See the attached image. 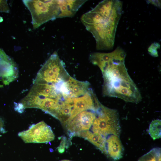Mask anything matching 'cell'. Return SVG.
<instances>
[{"label":"cell","mask_w":161,"mask_h":161,"mask_svg":"<svg viewBox=\"0 0 161 161\" xmlns=\"http://www.w3.org/2000/svg\"><path fill=\"white\" fill-rule=\"evenodd\" d=\"M161 148H154L141 157L138 161H161Z\"/></svg>","instance_id":"5bb4252c"},{"label":"cell","mask_w":161,"mask_h":161,"mask_svg":"<svg viewBox=\"0 0 161 161\" xmlns=\"http://www.w3.org/2000/svg\"><path fill=\"white\" fill-rule=\"evenodd\" d=\"M18 75L17 64L0 48V88L9 85L15 80Z\"/></svg>","instance_id":"8992f818"},{"label":"cell","mask_w":161,"mask_h":161,"mask_svg":"<svg viewBox=\"0 0 161 161\" xmlns=\"http://www.w3.org/2000/svg\"><path fill=\"white\" fill-rule=\"evenodd\" d=\"M69 88L72 97H76L85 95L91 89L87 81L78 80L70 76L68 81Z\"/></svg>","instance_id":"8fae6325"},{"label":"cell","mask_w":161,"mask_h":161,"mask_svg":"<svg viewBox=\"0 0 161 161\" xmlns=\"http://www.w3.org/2000/svg\"><path fill=\"white\" fill-rule=\"evenodd\" d=\"M10 9L7 0H0V12L9 13Z\"/></svg>","instance_id":"2e32d148"},{"label":"cell","mask_w":161,"mask_h":161,"mask_svg":"<svg viewBox=\"0 0 161 161\" xmlns=\"http://www.w3.org/2000/svg\"><path fill=\"white\" fill-rule=\"evenodd\" d=\"M96 112L92 125L93 133L106 138L111 135L119 136L121 129L117 111L101 104Z\"/></svg>","instance_id":"277c9868"},{"label":"cell","mask_w":161,"mask_h":161,"mask_svg":"<svg viewBox=\"0 0 161 161\" xmlns=\"http://www.w3.org/2000/svg\"><path fill=\"white\" fill-rule=\"evenodd\" d=\"M161 121L159 119L153 120L148 130L149 134L154 140L161 138Z\"/></svg>","instance_id":"4fadbf2b"},{"label":"cell","mask_w":161,"mask_h":161,"mask_svg":"<svg viewBox=\"0 0 161 161\" xmlns=\"http://www.w3.org/2000/svg\"><path fill=\"white\" fill-rule=\"evenodd\" d=\"M25 143H47L54 140V134L51 127L42 121L32 125L27 130L18 134Z\"/></svg>","instance_id":"5b68a950"},{"label":"cell","mask_w":161,"mask_h":161,"mask_svg":"<svg viewBox=\"0 0 161 161\" xmlns=\"http://www.w3.org/2000/svg\"><path fill=\"white\" fill-rule=\"evenodd\" d=\"M60 161H70V160H61Z\"/></svg>","instance_id":"ffe728a7"},{"label":"cell","mask_w":161,"mask_h":161,"mask_svg":"<svg viewBox=\"0 0 161 161\" xmlns=\"http://www.w3.org/2000/svg\"><path fill=\"white\" fill-rule=\"evenodd\" d=\"M148 1L150 2V3H151V4H154L155 6H160V1Z\"/></svg>","instance_id":"ac0fdd59"},{"label":"cell","mask_w":161,"mask_h":161,"mask_svg":"<svg viewBox=\"0 0 161 161\" xmlns=\"http://www.w3.org/2000/svg\"><path fill=\"white\" fill-rule=\"evenodd\" d=\"M76 135L78 136L89 141L102 152L106 154V138L100 135L86 131L79 132Z\"/></svg>","instance_id":"7c38bea8"},{"label":"cell","mask_w":161,"mask_h":161,"mask_svg":"<svg viewBox=\"0 0 161 161\" xmlns=\"http://www.w3.org/2000/svg\"><path fill=\"white\" fill-rule=\"evenodd\" d=\"M160 47V44L157 42H155L152 44L148 49V53L151 56L157 57L158 56L157 49Z\"/></svg>","instance_id":"9a60e30c"},{"label":"cell","mask_w":161,"mask_h":161,"mask_svg":"<svg viewBox=\"0 0 161 161\" xmlns=\"http://www.w3.org/2000/svg\"><path fill=\"white\" fill-rule=\"evenodd\" d=\"M3 19L2 17L0 16V22L3 21Z\"/></svg>","instance_id":"d6986e66"},{"label":"cell","mask_w":161,"mask_h":161,"mask_svg":"<svg viewBox=\"0 0 161 161\" xmlns=\"http://www.w3.org/2000/svg\"><path fill=\"white\" fill-rule=\"evenodd\" d=\"M126 55L124 50L119 47L111 52H98L95 57L94 64L100 68L102 73L104 96L137 103L142 97L126 67Z\"/></svg>","instance_id":"6da1fadb"},{"label":"cell","mask_w":161,"mask_h":161,"mask_svg":"<svg viewBox=\"0 0 161 161\" xmlns=\"http://www.w3.org/2000/svg\"><path fill=\"white\" fill-rule=\"evenodd\" d=\"M101 105L91 88L85 95L74 98L73 107L67 123L79 113L89 109L97 110Z\"/></svg>","instance_id":"ba28073f"},{"label":"cell","mask_w":161,"mask_h":161,"mask_svg":"<svg viewBox=\"0 0 161 161\" xmlns=\"http://www.w3.org/2000/svg\"><path fill=\"white\" fill-rule=\"evenodd\" d=\"M60 10L59 18L73 16L87 0H58Z\"/></svg>","instance_id":"30bf717a"},{"label":"cell","mask_w":161,"mask_h":161,"mask_svg":"<svg viewBox=\"0 0 161 161\" xmlns=\"http://www.w3.org/2000/svg\"><path fill=\"white\" fill-rule=\"evenodd\" d=\"M106 140V154L114 161L121 158L124 148L119 136L110 135Z\"/></svg>","instance_id":"9c48e42d"},{"label":"cell","mask_w":161,"mask_h":161,"mask_svg":"<svg viewBox=\"0 0 161 161\" xmlns=\"http://www.w3.org/2000/svg\"><path fill=\"white\" fill-rule=\"evenodd\" d=\"M122 7L120 0H105L81 16L82 22L95 38L97 49L113 48Z\"/></svg>","instance_id":"7a4b0ae2"},{"label":"cell","mask_w":161,"mask_h":161,"mask_svg":"<svg viewBox=\"0 0 161 161\" xmlns=\"http://www.w3.org/2000/svg\"><path fill=\"white\" fill-rule=\"evenodd\" d=\"M22 1L30 13L35 29L49 21L59 18L60 10L58 0H24Z\"/></svg>","instance_id":"3957f363"},{"label":"cell","mask_w":161,"mask_h":161,"mask_svg":"<svg viewBox=\"0 0 161 161\" xmlns=\"http://www.w3.org/2000/svg\"><path fill=\"white\" fill-rule=\"evenodd\" d=\"M4 131L3 122L0 118V133L3 132Z\"/></svg>","instance_id":"e0dca14e"},{"label":"cell","mask_w":161,"mask_h":161,"mask_svg":"<svg viewBox=\"0 0 161 161\" xmlns=\"http://www.w3.org/2000/svg\"><path fill=\"white\" fill-rule=\"evenodd\" d=\"M97 110L89 109L82 112L66 125L72 136L90 129L96 117Z\"/></svg>","instance_id":"52a82bcc"}]
</instances>
